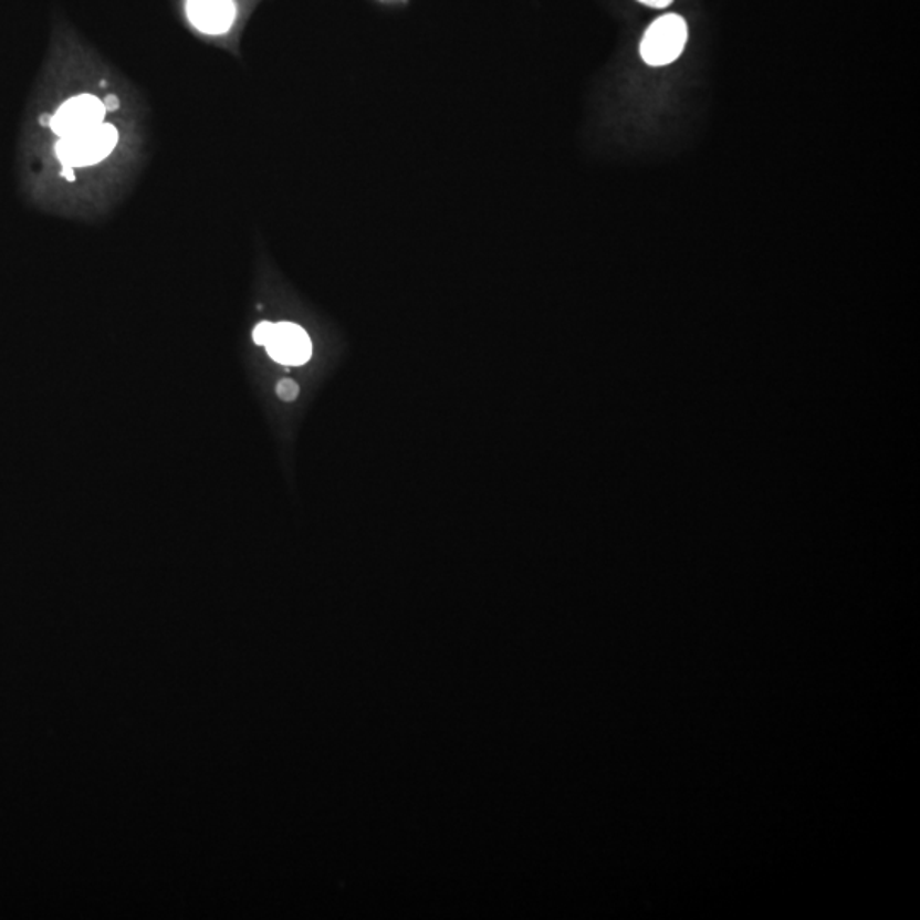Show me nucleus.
Returning <instances> with one entry per match:
<instances>
[{
  "mask_svg": "<svg viewBox=\"0 0 920 920\" xmlns=\"http://www.w3.org/2000/svg\"><path fill=\"white\" fill-rule=\"evenodd\" d=\"M118 144V130L109 123L100 127L60 138L55 153L60 164L64 167H87L103 163Z\"/></svg>",
  "mask_w": 920,
  "mask_h": 920,
  "instance_id": "obj_1",
  "label": "nucleus"
},
{
  "mask_svg": "<svg viewBox=\"0 0 920 920\" xmlns=\"http://www.w3.org/2000/svg\"><path fill=\"white\" fill-rule=\"evenodd\" d=\"M687 34L686 19L677 14L661 15L646 30L639 53L651 67L673 64L686 49Z\"/></svg>",
  "mask_w": 920,
  "mask_h": 920,
  "instance_id": "obj_2",
  "label": "nucleus"
},
{
  "mask_svg": "<svg viewBox=\"0 0 920 920\" xmlns=\"http://www.w3.org/2000/svg\"><path fill=\"white\" fill-rule=\"evenodd\" d=\"M182 14L197 33L226 36L238 23V0H182Z\"/></svg>",
  "mask_w": 920,
  "mask_h": 920,
  "instance_id": "obj_3",
  "label": "nucleus"
},
{
  "mask_svg": "<svg viewBox=\"0 0 920 920\" xmlns=\"http://www.w3.org/2000/svg\"><path fill=\"white\" fill-rule=\"evenodd\" d=\"M104 116L106 108L103 101L91 94H81L60 106L59 112L50 119V128L59 138L72 137L100 127L104 123Z\"/></svg>",
  "mask_w": 920,
  "mask_h": 920,
  "instance_id": "obj_4",
  "label": "nucleus"
},
{
  "mask_svg": "<svg viewBox=\"0 0 920 920\" xmlns=\"http://www.w3.org/2000/svg\"><path fill=\"white\" fill-rule=\"evenodd\" d=\"M264 346L270 357L282 365H304L312 355L311 338L294 323L275 324Z\"/></svg>",
  "mask_w": 920,
  "mask_h": 920,
  "instance_id": "obj_5",
  "label": "nucleus"
},
{
  "mask_svg": "<svg viewBox=\"0 0 920 920\" xmlns=\"http://www.w3.org/2000/svg\"><path fill=\"white\" fill-rule=\"evenodd\" d=\"M299 384L294 383L292 379H282L279 384H276V396L285 402L295 401L299 397Z\"/></svg>",
  "mask_w": 920,
  "mask_h": 920,
  "instance_id": "obj_6",
  "label": "nucleus"
},
{
  "mask_svg": "<svg viewBox=\"0 0 920 920\" xmlns=\"http://www.w3.org/2000/svg\"><path fill=\"white\" fill-rule=\"evenodd\" d=\"M273 326H275V324L268 323V321L258 324L257 330H254L253 333L254 343H257V345H266L268 339L271 338V333H273Z\"/></svg>",
  "mask_w": 920,
  "mask_h": 920,
  "instance_id": "obj_7",
  "label": "nucleus"
},
{
  "mask_svg": "<svg viewBox=\"0 0 920 920\" xmlns=\"http://www.w3.org/2000/svg\"><path fill=\"white\" fill-rule=\"evenodd\" d=\"M638 2L648 6V8L663 9L672 4L673 0H638Z\"/></svg>",
  "mask_w": 920,
  "mask_h": 920,
  "instance_id": "obj_8",
  "label": "nucleus"
},
{
  "mask_svg": "<svg viewBox=\"0 0 920 920\" xmlns=\"http://www.w3.org/2000/svg\"><path fill=\"white\" fill-rule=\"evenodd\" d=\"M103 104H104V108H106V112H108V109H109V112H115V109H118L119 101H118V97H116V96H108V97H104Z\"/></svg>",
  "mask_w": 920,
  "mask_h": 920,
  "instance_id": "obj_9",
  "label": "nucleus"
}]
</instances>
